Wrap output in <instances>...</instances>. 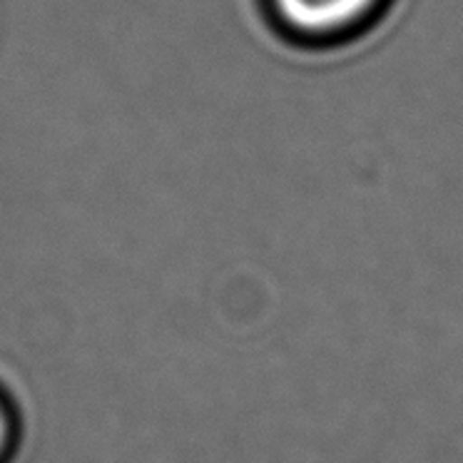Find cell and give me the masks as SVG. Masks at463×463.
<instances>
[{"label":"cell","instance_id":"1","mask_svg":"<svg viewBox=\"0 0 463 463\" xmlns=\"http://www.w3.org/2000/svg\"><path fill=\"white\" fill-rule=\"evenodd\" d=\"M373 5V0H274V8L302 33H332L349 25Z\"/></svg>","mask_w":463,"mask_h":463},{"label":"cell","instance_id":"2","mask_svg":"<svg viewBox=\"0 0 463 463\" xmlns=\"http://www.w3.org/2000/svg\"><path fill=\"white\" fill-rule=\"evenodd\" d=\"M23 439V419L11 392L0 383V463H13Z\"/></svg>","mask_w":463,"mask_h":463}]
</instances>
